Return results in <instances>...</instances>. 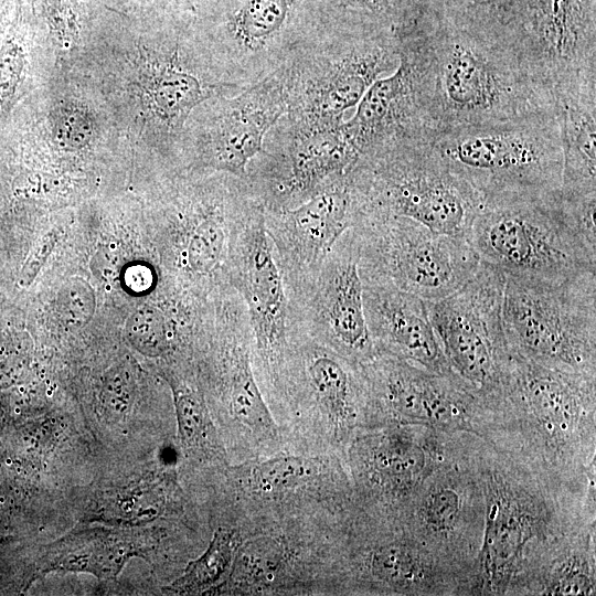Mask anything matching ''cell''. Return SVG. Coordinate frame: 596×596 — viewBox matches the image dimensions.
I'll use <instances>...</instances> for the list:
<instances>
[{
  "label": "cell",
  "mask_w": 596,
  "mask_h": 596,
  "mask_svg": "<svg viewBox=\"0 0 596 596\" xmlns=\"http://www.w3.org/2000/svg\"><path fill=\"white\" fill-rule=\"evenodd\" d=\"M476 461L485 528L465 595L525 596L556 553L596 530V490L557 483L481 438Z\"/></svg>",
  "instance_id": "6da1fadb"
},
{
  "label": "cell",
  "mask_w": 596,
  "mask_h": 596,
  "mask_svg": "<svg viewBox=\"0 0 596 596\" xmlns=\"http://www.w3.org/2000/svg\"><path fill=\"white\" fill-rule=\"evenodd\" d=\"M486 401L481 439L555 482L596 490V375L512 353L504 384Z\"/></svg>",
  "instance_id": "7a4b0ae2"
},
{
  "label": "cell",
  "mask_w": 596,
  "mask_h": 596,
  "mask_svg": "<svg viewBox=\"0 0 596 596\" xmlns=\"http://www.w3.org/2000/svg\"><path fill=\"white\" fill-rule=\"evenodd\" d=\"M426 42L436 135L554 113L552 93L536 83L507 41L437 15Z\"/></svg>",
  "instance_id": "3957f363"
},
{
  "label": "cell",
  "mask_w": 596,
  "mask_h": 596,
  "mask_svg": "<svg viewBox=\"0 0 596 596\" xmlns=\"http://www.w3.org/2000/svg\"><path fill=\"white\" fill-rule=\"evenodd\" d=\"M468 242L505 275L561 280L596 273L595 209L570 204L560 191L483 199Z\"/></svg>",
  "instance_id": "277c9868"
},
{
  "label": "cell",
  "mask_w": 596,
  "mask_h": 596,
  "mask_svg": "<svg viewBox=\"0 0 596 596\" xmlns=\"http://www.w3.org/2000/svg\"><path fill=\"white\" fill-rule=\"evenodd\" d=\"M266 401L290 451L343 458L366 425L360 364L297 330Z\"/></svg>",
  "instance_id": "5b68a950"
},
{
  "label": "cell",
  "mask_w": 596,
  "mask_h": 596,
  "mask_svg": "<svg viewBox=\"0 0 596 596\" xmlns=\"http://www.w3.org/2000/svg\"><path fill=\"white\" fill-rule=\"evenodd\" d=\"M348 177L355 224L366 219L406 217L437 233L468 240L483 201L449 169L433 140L400 143L361 157Z\"/></svg>",
  "instance_id": "8992f818"
},
{
  "label": "cell",
  "mask_w": 596,
  "mask_h": 596,
  "mask_svg": "<svg viewBox=\"0 0 596 596\" xmlns=\"http://www.w3.org/2000/svg\"><path fill=\"white\" fill-rule=\"evenodd\" d=\"M211 518L238 525L297 517H341L353 508L342 457L283 451L230 464L210 490Z\"/></svg>",
  "instance_id": "52a82bcc"
},
{
  "label": "cell",
  "mask_w": 596,
  "mask_h": 596,
  "mask_svg": "<svg viewBox=\"0 0 596 596\" xmlns=\"http://www.w3.org/2000/svg\"><path fill=\"white\" fill-rule=\"evenodd\" d=\"M201 390L231 464L290 451L255 375L246 306L230 284L220 288Z\"/></svg>",
  "instance_id": "ba28073f"
},
{
  "label": "cell",
  "mask_w": 596,
  "mask_h": 596,
  "mask_svg": "<svg viewBox=\"0 0 596 596\" xmlns=\"http://www.w3.org/2000/svg\"><path fill=\"white\" fill-rule=\"evenodd\" d=\"M433 146L482 199L561 189L563 151L555 111L441 131Z\"/></svg>",
  "instance_id": "9c48e42d"
},
{
  "label": "cell",
  "mask_w": 596,
  "mask_h": 596,
  "mask_svg": "<svg viewBox=\"0 0 596 596\" xmlns=\"http://www.w3.org/2000/svg\"><path fill=\"white\" fill-rule=\"evenodd\" d=\"M342 517H297L238 526L242 541L216 595H338Z\"/></svg>",
  "instance_id": "30bf717a"
},
{
  "label": "cell",
  "mask_w": 596,
  "mask_h": 596,
  "mask_svg": "<svg viewBox=\"0 0 596 596\" xmlns=\"http://www.w3.org/2000/svg\"><path fill=\"white\" fill-rule=\"evenodd\" d=\"M502 320L512 353L596 375V273L561 280L505 275Z\"/></svg>",
  "instance_id": "8fae6325"
},
{
  "label": "cell",
  "mask_w": 596,
  "mask_h": 596,
  "mask_svg": "<svg viewBox=\"0 0 596 596\" xmlns=\"http://www.w3.org/2000/svg\"><path fill=\"white\" fill-rule=\"evenodd\" d=\"M398 64L393 34L342 24L279 68L292 119L341 123L368 88Z\"/></svg>",
  "instance_id": "7c38bea8"
},
{
  "label": "cell",
  "mask_w": 596,
  "mask_h": 596,
  "mask_svg": "<svg viewBox=\"0 0 596 596\" xmlns=\"http://www.w3.org/2000/svg\"><path fill=\"white\" fill-rule=\"evenodd\" d=\"M460 576L395 519L353 507L338 561V595L455 596Z\"/></svg>",
  "instance_id": "4fadbf2b"
},
{
  "label": "cell",
  "mask_w": 596,
  "mask_h": 596,
  "mask_svg": "<svg viewBox=\"0 0 596 596\" xmlns=\"http://www.w3.org/2000/svg\"><path fill=\"white\" fill-rule=\"evenodd\" d=\"M469 435L411 424L361 428L343 456L354 507L398 519L423 482L464 447Z\"/></svg>",
  "instance_id": "5bb4252c"
},
{
  "label": "cell",
  "mask_w": 596,
  "mask_h": 596,
  "mask_svg": "<svg viewBox=\"0 0 596 596\" xmlns=\"http://www.w3.org/2000/svg\"><path fill=\"white\" fill-rule=\"evenodd\" d=\"M352 230L362 284L390 287L424 300L459 289L481 262L467 238L437 233L406 217L361 220Z\"/></svg>",
  "instance_id": "9a60e30c"
},
{
  "label": "cell",
  "mask_w": 596,
  "mask_h": 596,
  "mask_svg": "<svg viewBox=\"0 0 596 596\" xmlns=\"http://www.w3.org/2000/svg\"><path fill=\"white\" fill-rule=\"evenodd\" d=\"M360 366L366 395L365 427L411 424L482 436L486 398L457 373H435L383 353Z\"/></svg>",
  "instance_id": "2e32d148"
},
{
  "label": "cell",
  "mask_w": 596,
  "mask_h": 596,
  "mask_svg": "<svg viewBox=\"0 0 596 596\" xmlns=\"http://www.w3.org/2000/svg\"><path fill=\"white\" fill-rule=\"evenodd\" d=\"M504 283L503 272L481 260L459 289L425 300L450 368L485 397L501 390L512 360L502 320Z\"/></svg>",
  "instance_id": "e0dca14e"
},
{
  "label": "cell",
  "mask_w": 596,
  "mask_h": 596,
  "mask_svg": "<svg viewBox=\"0 0 596 596\" xmlns=\"http://www.w3.org/2000/svg\"><path fill=\"white\" fill-rule=\"evenodd\" d=\"M478 438L470 434L464 447L423 482L396 519L460 576L461 595L485 528V499L476 461Z\"/></svg>",
  "instance_id": "ac0fdd59"
},
{
  "label": "cell",
  "mask_w": 596,
  "mask_h": 596,
  "mask_svg": "<svg viewBox=\"0 0 596 596\" xmlns=\"http://www.w3.org/2000/svg\"><path fill=\"white\" fill-rule=\"evenodd\" d=\"M284 117L268 130L262 150L247 166L246 182L266 210L297 206L347 175L360 159L343 121Z\"/></svg>",
  "instance_id": "d6986e66"
},
{
  "label": "cell",
  "mask_w": 596,
  "mask_h": 596,
  "mask_svg": "<svg viewBox=\"0 0 596 596\" xmlns=\"http://www.w3.org/2000/svg\"><path fill=\"white\" fill-rule=\"evenodd\" d=\"M227 280L248 312L254 371L266 400L289 347L292 327L286 285L258 199L233 234Z\"/></svg>",
  "instance_id": "ffe728a7"
},
{
  "label": "cell",
  "mask_w": 596,
  "mask_h": 596,
  "mask_svg": "<svg viewBox=\"0 0 596 596\" xmlns=\"http://www.w3.org/2000/svg\"><path fill=\"white\" fill-rule=\"evenodd\" d=\"M432 21L397 38L398 64L364 93L343 129L360 158L385 148L433 140L426 31Z\"/></svg>",
  "instance_id": "44dd1931"
},
{
  "label": "cell",
  "mask_w": 596,
  "mask_h": 596,
  "mask_svg": "<svg viewBox=\"0 0 596 596\" xmlns=\"http://www.w3.org/2000/svg\"><path fill=\"white\" fill-rule=\"evenodd\" d=\"M288 299L292 331L356 364L377 354L365 320L358 238L352 227L334 244L313 280Z\"/></svg>",
  "instance_id": "7402d4cb"
},
{
  "label": "cell",
  "mask_w": 596,
  "mask_h": 596,
  "mask_svg": "<svg viewBox=\"0 0 596 596\" xmlns=\"http://www.w3.org/2000/svg\"><path fill=\"white\" fill-rule=\"evenodd\" d=\"M508 41L550 92L577 74L596 72V0H515Z\"/></svg>",
  "instance_id": "603a6c76"
},
{
  "label": "cell",
  "mask_w": 596,
  "mask_h": 596,
  "mask_svg": "<svg viewBox=\"0 0 596 596\" xmlns=\"http://www.w3.org/2000/svg\"><path fill=\"white\" fill-rule=\"evenodd\" d=\"M355 222L348 174L328 182L297 206L265 209L266 230L288 298L313 280L334 244Z\"/></svg>",
  "instance_id": "cb8c5ba5"
},
{
  "label": "cell",
  "mask_w": 596,
  "mask_h": 596,
  "mask_svg": "<svg viewBox=\"0 0 596 596\" xmlns=\"http://www.w3.org/2000/svg\"><path fill=\"white\" fill-rule=\"evenodd\" d=\"M298 2L236 0L216 47L215 67L226 82L245 88L284 67L316 42L295 28Z\"/></svg>",
  "instance_id": "d4e9b609"
},
{
  "label": "cell",
  "mask_w": 596,
  "mask_h": 596,
  "mask_svg": "<svg viewBox=\"0 0 596 596\" xmlns=\"http://www.w3.org/2000/svg\"><path fill=\"white\" fill-rule=\"evenodd\" d=\"M195 142L200 168L246 181L268 130L288 111L280 70L234 95L213 97Z\"/></svg>",
  "instance_id": "484cf974"
},
{
  "label": "cell",
  "mask_w": 596,
  "mask_h": 596,
  "mask_svg": "<svg viewBox=\"0 0 596 596\" xmlns=\"http://www.w3.org/2000/svg\"><path fill=\"white\" fill-rule=\"evenodd\" d=\"M363 305L376 353L400 358L435 373H454L424 299L390 287L363 284Z\"/></svg>",
  "instance_id": "4316f807"
},
{
  "label": "cell",
  "mask_w": 596,
  "mask_h": 596,
  "mask_svg": "<svg viewBox=\"0 0 596 596\" xmlns=\"http://www.w3.org/2000/svg\"><path fill=\"white\" fill-rule=\"evenodd\" d=\"M563 151L560 194L567 201L596 199V72L553 86Z\"/></svg>",
  "instance_id": "83f0119b"
},
{
  "label": "cell",
  "mask_w": 596,
  "mask_h": 596,
  "mask_svg": "<svg viewBox=\"0 0 596 596\" xmlns=\"http://www.w3.org/2000/svg\"><path fill=\"white\" fill-rule=\"evenodd\" d=\"M166 379L172 391L182 456L209 490L231 464L222 438L200 385L179 365L168 366Z\"/></svg>",
  "instance_id": "f1b7e54d"
},
{
  "label": "cell",
  "mask_w": 596,
  "mask_h": 596,
  "mask_svg": "<svg viewBox=\"0 0 596 596\" xmlns=\"http://www.w3.org/2000/svg\"><path fill=\"white\" fill-rule=\"evenodd\" d=\"M211 539L200 556L162 587L168 595H216L227 579L242 541L241 529L232 521L211 519Z\"/></svg>",
  "instance_id": "f546056e"
},
{
  "label": "cell",
  "mask_w": 596,
  "mask_h": 596,
  "mask_svg": "<svg viewBox=\"0 0 596 596\" xmlns=\"http://www.w3.org/2000/svg\"><path fill=\"white\" fill-rule=\"evenodd\" d=\"M596 594V530L568 541L549 562L532 595L578 596Z\"/></svg>",
  "instance_id": "4dcf8cb0"
},
{
  "label": "cell",
  "mask_w": 596,
  "mask_h": 596,
  "mask_svg": "<svg viewBox=\"0 0 596 596\" xmlns=\"http://www.w3.org/2000/svg\"><path fill=\"white\" fill-rule=\"evenodd\" d=\"M74 535L58 545L52 561L53 566L91 570L97 574L115 575L129 555L134 545L123 536L109 534Z\"/></svg>",
  "instance_id": "1f68e13d"
},
{
  "label": "cell",
  "mask_w": 596,
  "mask_h": 596,
  "mask_svg": "<svg viewBox=\"0 0 596 596\" xmlns=\"http://www.w3.org/2000/svg\"><path fill=\"white\" fill-rule=\"evenodd\" d=\"M438 15L461 28L508 41L515 0H436Z\"/></svg>",
  "instance_id": "d6a6232c"
},
{
  "label": "cell",
  "mask_w": 596,
  "mask_h": 596,
  "mask_svg": "<svg viewBox=\"0 0 596 596\" xmlns=\"http://www.w3.org/2000/svg\"><path fill=\"white\" fill-rule=\"evenodd\" d=\"M126 337L136 350L151 358L168 356L174 350L167 318L151 305H142L130 313L126 322Z\"/></svg>",
  "instance_id": "836d02e7"
},
{
  "label": "cell",
  "mask_w": 596,
  "mask_h": 596,
  "mask_svg": "<svg viewBox=\"0 0 596 596\" xmlns=\"http://www.w3.org/2000/svg\"><path fill=\"white\" fill-rule=\"evenodd\" d=\"M57 305L67 326L82 327L94 313V294L85 281L74 279L61 289Z\"/></svg>",
  "instance_id": "e575fe53"
},
{
  "label": "cell",
  "mask_w": 596,
  "mask_h": 596,
  "mask_svg": "<svg viewBox=\"0 0 596 596\" xmlns=\"http://www.w3.org/2000/svg\"><path fill=\"white\" fill-rule=\"evenodd\" d=\"M60 231L52 228L39 238L33 246L24 266L21 269L19 284L23 287L31 285L45 264L55 244L60 238Z\"/></svg>",
  "instance_id": "d590c367"
},
{
  "label": "cell",
  "mask_w": 596,
  "mask_h": 596,
  "mask_svg": "<svg viewBox=\"0 0 596 596\" xmlns=\"http://www.w3.org/2000/svg\"><path fill=\"white\" fill-rule=\"evenodd\" d=\"M125 10L157 15L194 14L196 9L191 0H116Z\"/></svg>",
  "instance_id": "8d00e7d4"
},
{
  "label": "cell",
  "mask_w": 596,
  "mask_h": 596,
  "mask_svg": "<svg viewBox=\"0 0 596 596\" xmlns=\"http://www.w3.org/2000/svg\"><path fill=\"white\" fill-rule=\"evenodd\" d=\"M17 47L14 44H8L0 54V96L14 85L20 62Z\"/></svg>",
  "instance_id": "74e56055"
},
{
  "label": "cell",
  "mask_w": 596,
  "mask_h": 596,
  "mask_svg": "<svg viewBox=\"0 0 596 596\" xmlns=\"http://www.w3.org/2000/svg\"><path fill=\"white\" fill-rule=\"evenodd\" d=\"M125 283L132 291H147L153 285L152 270L146 265H134L126 270Z\"/></svg>",
  "instance_id": "f35d334b"
}]
</instances>
